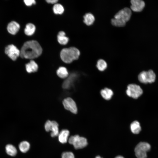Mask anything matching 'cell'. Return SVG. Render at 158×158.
<instances>
[{
  "instance_id": "cell-1",
  "label": "cell",
  "mask_w": 158,
  "mask_h": 158,
  "mask_svg": "<svg viewBox=\"0 0 158 158\" xmlns=\"http://www.w3.org/2000/svg\"><path fill=\"white\" fill-rule=\"evenodd\" d=\"M42 52V49L36 41L32 40L25 42L22 46L20 56L22 58L32 59L38 57Z\"/></svg>"
},
{
  "instance_id": "cell-2",
  "label": "cell",
  "mask_w": 158,
  "mask_h": 158,
  "mask_svg": "<svg viewBox=\"0 0 158 158\" xmlns=\"http://www.w3.org/2000/svg\"><path fill=\"white\" fill-rule=\"evenodd\" d=\"M131 11L128 8L125 7L118 11L111 20L112 24L115 26L122 27L125 26L126 22L130 19Z\"/></svg>"
},
{
  "instance_id": "cell-3",
  "label": "cell",
  "mask_w": 158,
  "mask_h": 158,
  "mask_svg": "<svg viewBox=\"0 0 158 158\" xmlns=\"http://www.w3.org/2000/svg\"><path fill=\"white\" fill-rule=\"evenodd\" d=\"M79 50L75 47H70L63 49L60 53V57L62 61L66 63H70L77 59L80 55Z\"/></svg>"
},
{
  "instance_id": "cell-4",
  "label": "cell",
  "mask_w": 158,
  "mask_h": 158,
  "mask_svg": "<svg viewBox=\"0 0 158 158\" xmlns=\"http://www.w3.org/2000/svg\"><path fill=\"white\" fill-rule=\"evenodd\" d=\"M151 149L150 145L145 142H140L135 148V154L137 158H146L147 152Z\"/></svg>"
},
{
  "instance_id": "cell-5",
  "label": "cell",
  "mask_w": 158,
  "mask_h": 158,
  "mask_svg": "<svg viewBox=\"0 0 158 158\" xmlns=\"http://www.w3.org/2000/svg\"><path fill=\"white\" fill-rule=\"evenodd\" d=\"M69 143L73 145L75 149H80L85 147L87 145V139L78 135L71 136L68 139Z\"/></svg>"
},
{
  "instance_id": "cell-6",
  "label": "cell",
  "mask_w": 158,
  "mask_h": 158,
  "mask_svg": "<svg viewBox=\"0 0 158 158\" xmlns=\"http://www.w3.org/2000/svg\"><path fill=\"white\" fill-rule=\"evenodd\" d=\"M156 75L154 72L150 70L148 71H143L138 76V79L141 83H152L155 80Z\"/></svg>"
},
{
  "instance_id": "cell-7",
  "label": "cell",
  "mask_w": 158,
  "mask_h": 158,
  "mask_svg": "<svg viewBox=\"0 0 158 158\" xmlns=\"http://www.w3.org/2000/svg\"><path fill=\"white\" fill-rule=\"evenodd\" d=\"M143 91L139 85L135 84H130L127 87L126 93L127 95L133 98L137 99L142 94Z\"/></svg>"
},
{
  "instance_id": "cell-8",
  "label": "cell",
  "mask_w": 158,
  "mask_h": 158,
  "mask_svg": "<svg viewBox=\"0 0 158 158\" xmlns=\"http://www.w3.org/2000/svg\"><path fill=\"white\" fill-rule=\"evenodd\" d=\"M44 128L46 131H51V135L52 137L58 136L59 134V125L55 121H47L45 123Z\"/></svg>"
},
{
  "instance_id": "cell-9",
  "label": "cell",
  "mask_w": 158,
  "mask_h": 158,
  "mask_svg": "<svg viewBox=\"0 0 158 158\" xmlns=\"http://www.w3.org/2000/svg\"><path fill=\"white\" fill-rule=\"evenodd\" d=\"M5 52L13 61L16 60L20 55V51L12 44L8 45L5 47Z\"/></svg>"
},
{
  "instance_id": "cell-10",
  "label": "cell",
  "mask_w": 158,
  "mask_h": 158,
  "mask_svg": "<svg viewBox=\"0 0 158 158\" xmlns=\"http://www.w3.org/2000/svg\"><path fill=\"white\" fill-rule=\"evenodd\" d=\"M63 104L65 108L71 112L76 114L77 112V108L75 101L71 98L68 97L64 99Z\"/></svg>"
},
{
  "instance_id": "cell-11",
  "label": "cell",
  "mask_w": 158,
  "mask_h": 158,
  "mask_svg": "<svg viewBox=\"0 0 158 158\" xmlns=\"http://www.w3.org/2000/svg\"><path fill=\"white\" fill-rule=\"evenodd\" d=\"M130 8L133 11L136 12L141 11L145 6V2L141 0H132L130 1Z\"/></svg>"
},
{
  "instance_id": "cell-12",
  "label": "cell",
  "mask_w": 158,
  "mask_h": 158,
  "mask_svg": "<svg viewBox=\"0 0 158 158\" xmlns=\"http://www.w3.org/2000/svg\"><path fill=\"white\" fill-rule=\"evenodd\" d=\"M20 28L19 24L15 21H12L10 22L7 28L8 32L13 35L16 34Z\"/></svg>"
},
{
  "instance_id": "cell-13",
  "label": "cell",
  "mask_w": 158,
  "mask_h": 158,
  "mask_svg": "<svg viewBox=\"0 0 158 158\" xmlns=\"http://www.w3.org/2000/svg\"><path fill=\"white\" fill-rule=\"evenodd\" d=\"M76 74L73 73L71 74L63 83V87L65 89L69 88L73 85L77 77Z\"/></svg>"
},
{
  "instance_id": "cell-14",
  "label": "cell",
  "mask_w": 158,
  "mask_h": 158,
  "mask_svg": "<svg viewBox=\"0 0 158 158\" xmlns=\"http://www.w3.org/2000/svg\"><path fill=\"white\" fill-rule=\"evenodd\" d=\"M69 131L67 129H63L58 134V140L61 143L64 144L67 142L68 140Z\"/></svg>"
},
{
  "instance_id": "cell-15",
  "label": "cell",
  "mask_w": 158,
  "mask_h": 158,
  "mask_svg": "<svg viewBox=\"0 0 158 158\" xmlns=\"http://www.w3.org/2000/svg\"><path fill=\"white\" fill-rule=\"evenodd\" d=\"M25 67L28 73H31L37 71L38 66L34 61L31 60L26 64Z\"/></svg>"
},
{
  "instance_id": "cell-16",
  "label": "cell",
  "mask_w": 158,
  "mask_h": 158,
  "mask_svg": "<svg viewBox=\"0 0 158 158\" xmlns=\"http://www.w3.org/2000/svg\"><path fill=\"white\" fill-rule=\"evenodd\" d=\"M132 132L134 134H139L141 130V127L139 122L137 121L133 122L130 126Z\"/></svg>"
},
{
  "instance_id": "cell-17",
  "label": "cell",
  "mask_w": 158,
  "mask_h": 158,
  "mask_svg": "<svg viewBox=\"0 0 158 158\" xmlns=\"http://www.w3.org/2000/svg\"><path fill=\"white\" fill-rule=\"evenodd\" d=\"M100 93L103 98L106 100L110 99L113 94V91L107 88H105L101 90Z\"/></svg>"
},
{
  "instance_id": "cell-18",
  "label": "cell",
  "mask_w": 158,
  "mask_h": 158,
  "mask_svg": "<svg viewBox=\"0 0 158 158\" xmlns=\"http://www.w3.org/2000/svg\"><path fill=\"white\" fill-rule=\"evenodd\" d=\"M65 32L63 31H60L57 35V40L61 44L65 45L68 41V38L66 36Z\"/></svg>"
},
{
  "instance_id": "cell-19",
  "label": "cell",
  "mask_w": 158,
  "mask_h": 158,
  "mask_svg": "<svg viewBox=\"0 0 158 158\" xmlns=\"http://www.w3.org/2000/svg\"><path fill=\"white\" fill-rule=\"evenodd\" d=\"M83 22L87 25H92L94 22L95 18L94 15L90 13H86L83 16Z\"/></svg>"
},
{
  "instance_id": "cell-20",
  "label": "cell",
  "mask_w": 158,
  "mask_h": 158,
  "mask_svg": "<svg viewBox=\"0 0 158 158\" xmlns=\"http://www.w3.org/2000/svg\"><path fill=\"white\" fill-rule=\"evenodd\" d=\"M35 29V27L34 24L28 23L26 25L24 29V33L27 35H32L34 33Z\"/></svg>"
},
{
  "instance_id": "cell-21",
  "label": "cell",
  "mask_w": 158,
  "mask_h": 158,
  "mask_svg": "<svg viewBox=\"0 0 158 158\" xmlns=\"http://www.w3.org/2000/svg\"><path fill=\"white\" fill-rule=\"evenodd\" d=\"M58 76L62 78H65L68 77V72L66 68L64 67H60L56 71Z\"/></svg>"
},
{
  "instance_id": "cell-22",
  "label": "cell",
  "mask_w": 158,
  "mask_h": 158,
  "mask_svg": "<svg viewBox=\"0 0 158 158\" xmlns=\"http://www.w3.org/2000/svg\"><path fill=\"white\" fill-rule=\"evenodd\" d=\"M6 153L11 156H15L17 153V150L16 148L11 144L7 145L5 147Z\"/></svg>"
},
{
  "instance_id": "cell-23",
  "label": "cell",
  "mask_w": 158,
  "mask_h": 158,
  "mask_svg": "<svg viewBox=\"0 0 158 158\" xmlns=\"http://www.w3.org/2000/svg\"><path fill=\"white\" fill-rule=\"evenodd\" d=\"M30 147V143L26 141L21 142L19 145V148L20 151L23 153L26 152L29 150Z\"/></svg>"
},
{
  "instance_id": "cell-24",
  "label": "cell",
  "mask_w": 158,
  "mask_h": 158,
  "mask_svg": "<svg viewBox=\"0 0 158 158\" xmlns=\"http://www.w3.org/2000/svg\"><path fill=\"white\" fill-rule=\"evenodd\" d=\"M96 66L99 70L103 71L107 68V64L104 60L100 59L97 61Z\"/></svg>"
},
{
  "instance_id": "cell-25",
  "label": "cell",
  "mask_w": 158,
  "mask_h": 158,
  "mask_svg": "<svg viewBox=\"0 0 158 158\" xmlns=\"http://www.w3.org/2000/svg\"><path fill=\"white\" fill-rule=\"evenodd\" d=\"M53 9L55 14H62L64 10L63 6L59 4H55L53 7Z\"/></svg>"
},
{
  "instance_id": "cell-26",
  "label": "cell",
  "mask_w": 158,
  "mask_h": 158,
  "mask_svg": "<svg viewBox=\"0 0 158 158\" xmlns=\"http://www.w3.org/2000/svg\"><path fill=\"white\" fill-rule=\"evenodd\" d=\"M61 158H75L74 154L71 152H63Z\"/></svg>"
},
{
  "instance_id": "cell-27",
  "label": "cell",
  "mask_w": 158,
  "mask_h": 158,
  "mask_svg": "<svg viewBox=\"0 0 158 158\" xmlns=\"http://www.w3.org/2000/svg\"><path fill=\"white\" fill-rule=\"evenodd\" d=\"M24 2L25 4L28 6H30L36 3V1L34 0H24Z\"/></svg>"
},
{
  "instance_id": "cell-28",
  "label": "cell",
  "mask_w": 158,
  "mask_h": 158,
  "mask_svg": "<svg viewBox=\"0 0 158 158\" xmlns=\"http://www.w3.org/2000/svg\"><path fill=\"white\" fill-rule=\"evenodd\" d=\"M46 1L49 3L55 4L58 1V0H47Z\"/></svg>"
},
{
  "instance_id": "cell-29",
  "label": "cell",
  "mask_w": 158,
  "mask_h": 158,
  "mask_svg": "<svg viewBox=\"0 0 158 158\" xmlns=\"http://www.w3.org/2000/svg\"><path fill=\"white\" fill-rule=\"evenodd\" d=\"M115 158H125L122 156L118 155L115 157Z\"/></svg>"
},
{
  "instance_id": "cell-30",
  "label": "cell",
  "mask_w": 158,
  "mask_h": 158,
  "mask_svg": "<svg viewBox=\"0 0 158 158\" xmlns=\"http://www.w3.org/2000/svg\"><path fill=\"white\" fill-rule=\"evenodd\" d=\"M95 158H102L100 156H97Z\"/></svg>"
}]
</instances>
